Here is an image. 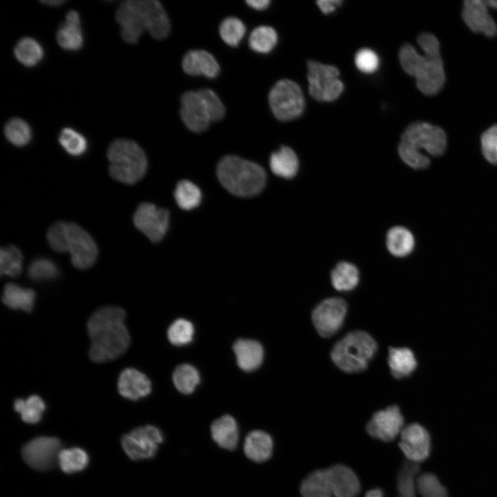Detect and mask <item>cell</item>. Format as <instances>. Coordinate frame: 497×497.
Wrapping results in <instances>:
<instances>
[{"label":"cell","instance_id":"6da1fadb","mask_svg":"<svg viewBox=\"0 0 497 497\" xmlns=\"http://www.w3.org/2000/svg\"><path fill=\"white\" fill-rule=\"evenodd\" d=\"M125 312L119 306H108L97 310L87 324L90 339V358L106 362L121 356L128 349L130 337L125 324Z\"/></svg>","mask_w":497,"mask_h":497},{"label":"cell","instance_id":"7a4b0ae2","mask_svg":"<svg viewBox=\"0 0 497 497\" xmlns=\"http://www.w3.org/2000/svg\"><path fill=\"white\" fill-rule=\"evenodd\" d=\"M418 43L424 54H419L410 43L403 45L399 51L402 69L415 77L418 90L426 95L438 94L443 88L446 76L437 37L429 32L420 34Z\"/></svg>","mask_w":497,"mask_h":497},{"label":"cell","instance_id":"3957f363","mask_svg":"<svg viewBox=\"0 0 497 497\" xmlns=\"http://www.w3.org/2000/svg\"><path fill=\"white\" fill-rule=\"evenodd\" d=\"M115 18L121 28V35L128 43H136L144 32L161 40L170 33L168 16L157 0H127L116 10Z\"/></svg>","mask_w":497,"mask_h":497},{"label":"cell","instance_id":"277c9868","mask_svg":"<svg viewBox=\"0 0 497 497\" xmlns=\"http://www.w3.org/2000/svg\"><path fill=\"white\" fill-rule=\"evenodd\" d=\"M447 135L444 130L425 121H416L404 130L398 147L400 157L415 170L427 168L430 158L441 156L446 150Z\"/></svg>","mask_w":497,"mask_h":497},{"label":"cell","instance_id":"5b68a950","mask_svg":"<svg viewBox=\"0 0 497 497\" xmlns=\"http://www.w3.org/2000/svg\"><path fill=\"white\" fill-rule=\"evenodd\" d=\"M50 246L57 253L68 252L72 265L79 269H87L95 262L97 246L83 228L75 223L57 222L47 232Z\"/></svg>","mask_w":497,"mask_h":497},{"label":"cell","instance_id":"8992f818","mask_svg":"<svg viewBox=\"0 0 497 497\" xmlns=\"http://www.w3.org/2000/svg\"><path fill=\"white\" fill-rule=\"evenodd\" d=\"M220 184L239 197L259 194L266 184V173L260 165L235 155H226L217 166Z\"/></svg>","mask_w":497,"mask_h":497},{"label":"cell","instance_id":"52a82bcc","mask_svg":"<svg viewBox=\"0 0 497 497\" xmlns=\"http://www.w3.org/2000/svg\"><path fill=\"white\" fill-rule=\"evenodd\" d=\"M109 173L115 180L126 184L139 182L145 175L148 162L143 149L134 141L117 139L108 151Z\"/></svg>","mask_w":497,"mask_h":497},{"label":"cell","instance_id":"ba28073f","mask_svg":"<svg viewBox=\"0 0 497 497\" xmlns=\"http://www.w3.org/2000/svg\"><path fill=\"white\" fill-rule=\"evenodd\" d=\"M377 350L374 339L367 332L352 331L333 347L331 356L334 364L347 373L362 371Z\"/></svg>","mask_w":497,"mask_h":497},{"label":"cell","instance_id":"9c48e42d","mask_svg":"<svg viewBox=\"0 0 497 497\" xmlns=\"http://www.w3.org/2000/svg\"><path fill=\"white\" fill-rule=\"evenodd\" d=\"M307 69L309 92L313 99L332 101L338 98L344 85L339 79L340 72L335 66L309 61Z\"/></svg>","mask_w":497,"mask_h":497},{"label":"cell","instance_id":"30bf717a","mask_svg":"<svg viewBox=\"0 0 497 497\" xmlns=\"http://www.w3.org/2000/svg\"><path fill=\"white\" fill-rule=\"evenodd\" d=\"M269 101L274 116L280 121H289L301 115L304 99L300 86L290 79L278 81L271 88Z\"/></svg>","mask_w":497,"mask_h":497},{"label":"cell","instance_id":"8fae6325","mask_svg":"<svg viewBox=\"0 0 497 497\" xmlns=\"http://www.w3.org/2000/svg\"><path fill=\"white\" fill-rule=\"evenodd\" d=\"M162 442V431L153 425L137 427L121 438L125 453L133 460L153 457Z\"/></svg>","mask_w":497,"mask_h":497},{"label":"cell","instance_id":"7c38bea8","mask_svg":"<svg viewBox=\"0 0 497 497\" xmlns=\"http://www.w3.org/2000/svg\"><path fill=\"white\" fill-rule=\"evenodd\" d=\"M347 311V302L340 298L321 302L312 312V321L318 333L324 338L334 335L342 327Z\"/></svg>","mask_w":497,"mask_h":497},{"label":"cell","instance_id":"4fadbf2b","mask_svg":"<svg viewBox=\"0 0 497 497\" xmlns=\"http://www.w3.org/2000/svg\"><path fill=\"white\" fill-rule=\"evenodd\" d=\"M135 227L152 242H159L165 235L169 224V213L155 204H140L133 215Z\"/></svg>","mask_w":497,"mask_h":497},{"label":"cell","instance_id":"5bb4252c","mask_svg":"<svg viewBox=\"0 0 497 497\" xmlns=\"http://www.w3.org/2000/svg\"><path fill=\"white\" fill-rule=\"evenodd\" d=\"M61 447V443L58 438L40 436L30 440L23 447L22 456L32 469L46 471L57 462Z\"/></svg>","mask_w":497,"mask_h":497},{"label":"cell","instance_id":"9a60e30c","mask_svg":"<svg viewBox=\"0 0 497 497\" xmlns=\"http://www.w3.org/2000/svg\"><path fill=\"white\" fill-rule=\"evenodd\" d=\"M404 428V418L396 405L376 412L367 425V431L384 442L393 440Z\"/></svg>","mask_w":497,"mask_h":497},{"label":"cell","instance_id":"2e32d148","mask_svg":"<svg viewBox=\"0 0 497 497\" xmlns=\"http://www.w3.org/2000/svg\"><path fill=\"white\" fill-rule=\"evenodd\" d=\"M400 436L399 447L409 462L419 464L429 457L430 436L422 425L412 423L404 427Z\"/></svg>","mask_w":497,"mask_h":497},{"label":"cell","instance_id":"e0dca14e","mask_svg":"<svg viewBox=\"0 0 497 497\" xmlns=\"http://www.w3.org/2000/svg\"><path fill=\"white\" fill-rule=\"evenodd\" d=\"M180 116L185 126L194 133L204 131L211 122L207 106L199 90H189L182 95Z\"/></svg>","mask_w":497,"mask_h":497},{"label":"cell","instance_id":"ac0fdd59","mask_svg":"<svg viewBox=\"0 0 497 497\" xmlns=\"http://www.w3.org/2000/svg\"><path fill=\"white\" fill-rule=\"evenodd\" d=\"M485 0H467L463 2L462 17L474 32L483 33L488 37L497 34V25L488 11Z\"/></svg>","mask_w":497,"mask_h":497},{"label":"cell","instance_id":"d6986e66","mask_svg":"<svg viewBox=\"0 0 497 497\" xmlns=\"http://www.w3.org/2000/svg\"><path fill=\"white\" fill-rule=\"evenodd\" d=\"M333 497H356L360 490L358 478L352 469L335 465L326 469Z\"/></svg>","mask_w":497,"mask_h":497},{"label":"cell","instance_id":"ffe728a7","mask_svg":"<svg viewBox=\"0 0 497 497\" xmlns=\"http://www.w3.org/2000/svg\"><path fill=\"white\" fill-rule=\"evenodd\" d=\"M117 386L121 396L131 400L144 398L151 391V382L148 378L133 368H126L121 372Z\"/></svg>","mask_w":497,"mask_h":497},{"label":"cell","instance_id":"44dd1931","mask_svg":"<svg viewBox=\"0 0 497 497\" xmlns=\"http://www.w3.org/2000/svg\"><path fill=\"white\" fill-rule=\"evenodd\" d=\"M182 68L189 75H204L208 78L216 77L220 70L215 58L204 50L188 51L183 57Z\"/></svg>","mask_w":497,"mask_h":497},{"label":"cell","instance_id":"7402d4cb","mask_svg":"<svg viewBox=\"0 0 497 497\" xmlns=\"http://www.w3.org/2000/svg\"><path fill=\"white\" fill-rule=\"evenodd\" d=\"M59 45L68 50H77L84 43L83 33L79 13L74 10H69L65 21L59 28L57 35Z\"/></svg>","mask_w":497,"mask_h":497},{"label":"cell","instance_id":"603a6c76","mask_svg":"<svg viewBox=\"0 0 497 497\" xmlns=\"http://www.w3.org/2000/svg\"><path fill=\"white\" fill-rule=\"evenodd\" d=\"M233 349L238 367L244 371L257 369L264 360L263 347L256 340L239 339L235 342Z\"/></svg>","mask_w":497,"mask_h":497},{"label":"cell","instance_id":"cb8c5ba5","mask_svg":"<svg viewBox=\"0 0 497 497\" xmlns=\"http://www.w3.org/2000/svg\"><path fill=\"white\" fill-rule=\"evenodd\" d=\"M214 441L225 449H234L238 442L239 431L235 420L230 415H224L216 419L211 426Z\"/></svg>","mask_w":497,"mask_h":497},{"label":"cell","instance_id":"d4e9b609","mask_svg":"<svg viewBox=\"0 0 497 497\" xmlns=\"http://www.w3.org/2000/svg\"><path fill=\"white\" fill-rule=\"evenodd\" d=\"M273 440L269 434L262 430H253L246 436L244 451L246 456L257 462L268 460L273 451Z\"/></svg>","mask_w":497,"mask_h":497},{"label":"cell","instance_id":"484cf974","mask_svg":"<svg viewBox=\"0 0 497 497\" xmlns=\"http://www.w3.org/2000/svg\"><path fill=\"white\" fill-rule=\"evenodd\" d=\"M269 166L275 175L284 179H291L298 173L299 160L293 149L284 146L271 155Z\"/></svg>","mask_w":497,"mask_h":497},{"label":"cell","instance_id":"4316f807","mask_svg":"<svg viewBox=\"0 0 497 497\" xmlns=\"http://www.w3.org/2000/svg\"><path fill=\"white\" fill-rule=\"evenodd\" d=\"M386 245L392 255L404 257L413 251L415 238L408 228L402 226H396L388 231L386 236Z\"/></svg>","mask_w":497,"mask_h":497},{"label":"cell","instance_id":"83f0119b","mask_svg":"<svg viewBox=\"0 0 497 497\" xmlns=\"http://www.w3.org/2000/svg\"><path fill=\"white\" fill-rule=\"evenodd\" d=\"M35 300V293L31 289L14 283H8L3 288L2 302L10 309L30 312L33 309Z\"/></svg>","mask_w":497,"mask_h":497},{"label":"cell","instance_id":"f1b7e54d","mask_svg":"<svg viewBox=\"0 0 497 497\" xmlns=\"http://www.w3.org/2000/svg\"><path fill=\"white\" fill-rule=\"evenodd\" d=\"M388 364L391 374L396 378L409 376L416 368L417 362L413 353L408 348L390 347Z\"/></svg>","mask_w":497,"mask_h":497},{"label":"cell","instance_id":"f546056e","mask_svg":"<svg viewBox=\"0 0 497 497\" xmlns=\"http://www.w3.org/2000/svg\"><path fill=\"white\" fill-rule=\"evenodd\" d=\"M360 273L358 268L352 263L340 262L331 273V281L335 289L339 291H349L358 284Z\"/></svg>","mask_w":497,"mask_h":497},{"label":"cell","instance_id":"4dcf8cb0","mask_svg":"<svg viewBox=\"0 0 497 497\" xmlns=\"http://www.w3.org/2000/svg\"><path fill=\"white\" fill-rule=\"evenodd\" d=\"M300 492L303 497H333L326 469L309 474L301 484Z\"/></svg>","mask_w":497,"mask_h":497},{"label":"cell","instance_id":"1f68e13d","mask_svg":"<svg viewBox=\"0 0 497 497\" xmlns=\"http://www.w3.org/2000/svg\"><path fill=\"white\" fill-rule=\"evenodd\" d=\"M14 409L20 414L23 421L28 424L39 422L46 409L41 397L32 395L26 399L17 398L14 402Z\"/></svg>","mask_w":497,"mask_h":497},{"label":"cell","instance_id":"d6a6232c","mask_svg":"<svg viewBox=\"0 0 497 497\" xmlns=\"http://www.w3.org/2000/svg\"><path fill=\"white\" fill-rule=\"evenodd\" d=\"M14 54L23 65L31 67L37 65L43 57L41 45L34 38L23 37L16 44Z\"/></svg>","mask_w":497,"mask_h":497},{"label":"cell","instance_id":"836d02e7","mask_svg":"<svg viewBox=\"0 0 497 497\" xmlns=\"http://www.w3.org/2000/svg\"><path fill=\"white\" fill-rule=\"evenodd\" d=\"M88 461L87 453L79 447L61 449L57 458L61 469L66 474H73L84 469Z\"/></svg>","mask_w":497,"mask_h":497},{"label":"cell","instance_id":"e575fe53","mask_svg":"<svg viewBox=\"0 0 497 497\" xmlns=\"http://www.w3.org/2000/svg\"><path fill=\"white\" fill-rule=\"evenodd\" d=\"M173 381L175 387L180 393L190 394L199 384L200 376L197 369L193 365L182 364L174 370Z\"/></svg>","mask_w":497,"mask_h":497},{"label":"cell","instance_id":"d590c367","mask_svg":"<svg viewBox=\"0 0 497 497\" xmlns=\"http://www.w3.org/2000/svg\"><path fill=\"white\" fill-rule=\"evenodd\" d=\"M277 34L274 28L268 26L256 27L251 32L248 43L250 48L259 53H268L275 46Z\"/></svg>","mask_w":497,"mask_h":497},{"label":"cell","instance_id":"8d00e7d4","mask_svg":"<svg viewBox=\"0 0 497 497\" xmlns=\"http://www.w3.org/2000/svg\"><path fill=\"white\" fill-rule=\"evenodd\" d=\"M174 196L177 205L183 210L189 211L197 207L202 199L199 188L191 181H179L175 188Z\"/></svg>","mask_w":497,"mask_h":497},{"label":"cell","instance_id":"74e56055","mask_svg":"<svg viewBox=\"0 0 497 497\" xmlns=\"http://www.w3.org/2000/svg\"><path fill=\"white\" fill-rule=\"evenodd\" d=\"M23 255L21 251L13 245L1 248L0 271L1 275L15 277L22 271Z\"/></svg>","mask_w":497,"mask_h":497},{"label":"cell","instance_id":"f35d334b","mask_svg":"<svg viewBox=\"0 0 497 497\" xmlns=\"http://www.w3.org/2000/svg\"><path fill=\"white\" fill-rule=\"evenodd\" d=\"M4 134L11 144L19 147L27 145L32 138V130L28 124L17 117L6 123Z\"/></svg>","mask_w":497,"mask_h":497},{"label":"cell","instance_id":"ab89813d","mask_svg":"<svg viewBox=\"0 0 497 497\" xmlns=\"http://www.w3.org/2000/svg\"><path fill=\"white\" fill-rule=\"evenodd\" d=\"M59 142L67 153L72 156H80L88 148L85 137L70 128H65L59 133Z\"/></svg>","mask_w":497,"mask_h":497},{"label":"cell","instance_id":"60d3db41","mask_svg":"<svg viewBox=\"0 0 497 497\" xmlns=\"http://www.w3.org/2000/svg\"><path fill=\"white\" fill-rule=\"evenodd\" d=\"M419 471V465L406 462L398 474V490L399 497H416V474Z\"/></svg>","mask_w":497,"mask_h":497},{"label":"cell","instance_id":"b9f144b4","mask_svg":"<svg viewBox=\"0 0 497 497\" xmlns=\"http://www.w3.org/2000/svg\"><path fill=\"white\" fill-rule=\"evenodd\" d=\"M220 35L222 40L230 46H237L246 32L244 23L237 17L224 19L220 26Z\"/></svg>","mask_w":497,"mask_h":497},{"label":"cell","instance_id":"7bdbcfd3","mask_svg":"<svg viewBox=\"0 0 497 497\" xmlns=\"http://www.w3.org/2000/svg\"><path fill=\"white\" fill-rule=\"evenodd\" d=\"M194 333V327L189 320L179 318L169 326L167 336L173 345L184 346L193 340Z\"/></svg>","mask_w":497,"mask_h":497},{"label":"cell","instance_id":"ee69618b","mask_svg":"<svg viewBox=\"0 0 497 497\" xmlns=\"http://www.w3.org/2000/svg\"><path fill=\"white\" fill-rule=\"evenodd\" d=\"M58 275L59 269L56 264L46 257H38L34 260L28 269V275L34 281L52 280Z\"/></svg>","mask_w":497,"mask_h":497},{"label":"cell","instance_id":"f6af8a7d","mask_svg":"<svg viewBox=\"0 0 497 497\" xmlns=\"http://www.w3.org/2000/svg\"><path fill=\"white\" fill-rule=\"evenodd\" d=\"M416 488L422 497H448L444 486L431 473L418 476L416 479Z\"/></svg>","mask_w":497,"mask_h":497},{"label":"cell","instance_id":"bcb514c9","mask_svg":"<svg viewBox=\"0 0 497 497\" xmlns=\"http://www.w3.org/2000/svg\"><path fill=\"white\" fill-rule=\"evenodd\" d=\"M481 152L491 164H497V124L490 126L481 135Z\"/></svg>","mask_w":497,"mask_h":497},{"label":"cell","instance_id":"7dc6e473","mask_svg":"<svg viewBox=\"0 0 497 497\" xmlns=\"http://www.w3.org/2000/svg\"><path fill=\"white\" fill-rule=\"evenodd\" d=\"M198 90L206 103L211 121L221 120L225 115V107L217 95L209 88Z\"/></svg>","mask_w":497,"mask_h":497},{"label":"cell","instance_id":"c3c4849f","mask_svg":"<svg viewBox=\"0 0 497 497\" xmlns=\"http://www.w3.org/2000/svg\"><path fill=\"white\" fill-rule=\"evenodd\" d=\"M355 64L360 71L372 73L376 71L379 66V58L373 50L362 48L355 54Z\"/></svg>","mask_w":497,"mask_h":497},{"label":"cell","instance_id":"681fc988","mask_svg":"<svg viewBox=\"0 0 497 497\" xmlns=\"http://www.w3.org/2000/svg\"><path fill=\"white\" fill-rule=\"evenodd\" d=\"M342 3L340 0H320L316 2L320 10L326 14L334 12Z\"/></svg>","mask_w":497,"mask_h":497},{"label":"cell","instance_id":"f907efd6","mask_svg":"<svg viewBox=\"0 0 497 497\" xmlns=\"http://www.w3.org/2000/svg\"><path fill=\"white\" fill-rule=\"evenodd\" d=\"M246 3L255 10H264L269 6L271 1L269 0H248L246 1Z\"/></svg>","mask_w":497,"mask_h":497},{"label":"cell","instance_id":"816d5d0a","mask_svg":"<svg viewBox=\"0 0 497 497\" xmlns=\"http://www.w3.org/2000/svg\"><path fill=\"white\" fill-rule=\"evenodd\" d=\"M365 497H384L383 491L378 488L371 489L366 494Z\"/></svg>","mask_w":497,"mask_h":497},{"label":"cell","instance_id":"f5cc1de1","mask_svg":"<svg viewBox=\"0 0 497 497\" xmlns=\"http://www.w3.org/2000/svg\"><path fill=\"white\" fill-rule=\"evenodd\" d=\"M41 2H42L43 4H46V5H47V6H59V5H61L63 3H64L65 1H63V0H61V1H59V0H55V1L50 0V1H41Z\"/></svg>","mask_w":497,"mask_h":497},{"label":"cell","instance_id":"db71d44e","mask_svg":"<svg viewBox=\"0 0 497 497\" xmlns=\"http://www.w3.org/2000/svg\"><path fill=\"white\" fill-rule=\"evenodd\" d=\"M486 1L489 7L497 9V0H487Z\"/></svg>","mask_w":497,"mask_h":497}]
</instances>
